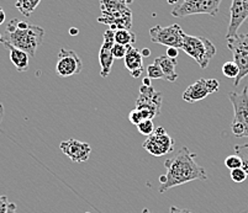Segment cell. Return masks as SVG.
I'll return each instance as SVG.
<instances>
[{
	"label": "cell",
	"mask_w": 248,
	"mask_h": 213,
	"mask_svg": "<svg viewBox=\"0 0 248 213\" xmlns=\"http://www.w3.org/2000/svg\"><path fill=\"white\" fill-rule=\"evenodd\" d=\"M197 154L191 153L186 147H182L173 158L167 159L164 163L167 172L159 176V189L161 194L168 190L184 185L194 180H206L207 172L202 165L195 161Z\"/></svg>",
	"instance_id": "6da1fadb"
},
{
	"label": "cell",
	"mask_w": 248,
	"mask_h": 213,
	"mask_svg": "<svg viewBox=\"0 0 248 213\" xmlns=\"http://www.w3.org/2000/svg\"><path fill=\"white\" fill-rule=\"evenodd\" d=\"M44 37L45 30L40 26L31 25L24 20L13 19L6 25L0 42L22 49L31 58H35L36 51L44 42Z\"/></svg>",
	"instance_id": "7a4b0ae2"
},
{
	"label": "cell",
	"mask_w": 248,
	"mask_h": 213,
	"mask_svg": "<svg viewBox=\"0 0 248 213\" xmlns=\"http://www.w3.org/2000/svg\"><path fill=\"white\" fill-rule=\"evenodd\" d=\"M101 16L98 22L109 25L110 30L116 31L120 28H132V14L128 5L119 0H100Z\"/></svg>",
	"instance_id": "3957f363"
},
{
	"label": "cell",
	"mask_w": 248,
	"mask_h": 213,
	"mask_svg": "<svg viewBox=\"0 0 248 213\" xmlns=\"http://www.w3.org/2000/svg\"><path fill=\"white\" fill-rule=\"evenodd\" d=\"M182 49L193 58L202 69H206L216 55V47L210 40L200 36H184Z\"/></svg>",
	"instance_id": "277c9868"
},
{
	"label": "cell",
	"mask_w": 248,
	"mask_h": 213,
	"mask_svg": "<svg viewBox=\"0 0 248 213\" xmlns=\"http://www.w3.org/2000/svg\"><path fill=\"white\" fill-rule=\"evenodd\" d=\"M229 99L234 111L232 133L237 138L248 137V87H243L240 94L232 91L229 94Z\"/></svg>",
	"instance_id": "5b68a950"
},
{
	"label": "cell",
	"mask_w": 248,
	"mask_h": 213,
	"mask_svg": "<svg viewBox=\"0 0 248 213\" xmlns=\"http://www.w3.org/2000/svg\"><path fill=\"white\" fill-rule=\"evenodd\" d=\"M221 3L222 0H182L175 4L170 14L174 17H186L198 14L215 16L220 10Z\"/></svg>",
	"instance_id": "8992f818"
},
{
	"label": "cell",
	"mask_w": 248,
	"mask_h": 213,
	"mask_svg": "<svg viewBox=\"0 0 248 213\" xmlns=\"http://www.w3.org/2000/svg\"><path fill=\"white\" fill-rule=\"evenodd\" d=\"M227 48L233 56L232 60H234L240 68L238 77L233 80L234 86H238L241 80L248 75V33L227 39Z\"/></svg>",
	"instance_id": "52a82bcc"
},
{
	"label": "cell",
	"mask_w": 248,
	"mask_h": 213,
	"mask_svg": "<svg viewBox=\"0 0 248 213\" xmlns=\"http://www.w3.org/2000/svg\"><path fill=\"white\" fill-rule=\"evenodd\" d=\"M150 36L151 41L153 43H158L166 47L182 48L186 32L182 30V28L178 24H172L169 26L155 25L150 30Z\"/></svg>",
	"instance_id": "ba28073f"
},
{
	"label": "cell",
	"mask_w": 248,
	"mask_h": 213,
	"mask_svg": "<svg viewBox=\"0 0 248 213\" xmlns=\"http://www.w3.org/2000/svg\"><path fill=\"white\" fill-rule=\"evenodd\" d=\"M143 148L153 156H162L174 149V140L169 136L163 127L155 128L143 143Z\"/></svg>",
	"instance_id": "9c48e42d"
},
{
	"label": "cell",
	"mask_w": 248,
	"mask_h": 213,
	"mask_svg": "<svg viewBox=\"0 0 248 213\" xmlns=\"http://www.w3.org/2000/svg\"><path fill=\"white\" fill-rule=\"evenodd\" d=\"M58 60L56 64V73L62 78L77 75L82 71L83 64L79 56L73 49L62 48L58 53Z\"/></svg>",
	"instance_id": "30bf717a"
},
{
	"label": "cell",
	"mask_w": 248,
	"mask_h": 213,
	"mask_svg": "<svg viewBox=\"0 0 248 213\" xmlns=\"http://www.w3.org/2000/svg\"><path fill=\"white\" fill-rule=\"evenodd\" d=\"M220 87V84L216 79H199L194 84L189 85L183 93V100L189 104L202 101L210 94L216 93Z\"/></svg>",
	"instance_id": "8fae6325"
},
{
	"label": "cell",
	"mask_w": 248,
	"mask_h": 213,
	"mask_svg": "<svg viewBox=\"0 0 248 213\" xmlns=\"http://www.w3.org/2000/svg\"><path fill=\"white\" fill-rule=\"evenodd\" d=\"M163 95L155 90L152 85L142 84L140 86V95L136 100V109H147L153 115H159Z\"/></svg>",
	"instance_id": "7c38bea8"
},
{
	"label": "cell",
	"mask_w": 248,
	"mask_h": 213,
	"mask_svg": "<svg viewBox=\"0 0 248 213\" xmlns=\"http://www.w3.org/2000/svg\"><path fill=\"white\" fill-rule=\"evenodd\" d=\"M248 19V0H232L230 8V22L227 28L226 40L237 36V31Z\"/></svg>",
	"instance_id": "4fadbf2b"
},
{
	"label": "cell",
	"mask_w": 248,
	"mask_h": 213,
	"mask_svg": "<svg viewBox=\"0 0 248 213\" xmlns=\"http://www.w3.org/2000/svg\"><path fill=\"white\" fill-rule=\"evenodd\" d=\"M61 150L63 154H66L72 161L74 163H83L89 159L92 154V147L88 143L78 141L76 138H69L67 141H63L60 144Z\"/></svg>",
	"instance_id": "5bb4252c"
},
{
	"label": "cell",
	"mask_w": 248,
	"mask_h": 213,
	"mask_svg": "<svg viewBox=\"0 0 248 213\" xmlns=\"http://www.w3.org/2000/svg\"><path fill=\"white\" fill-rule=\"evenodd\" d=\"M115 43L114 31L107 30L104 33L103 44L99 51V63H100V75L107 78L110 74L114 63V56H112V46Z\"/></svg>",
	"instance_id": "9a60e30c"
},
{
	"label": "cell",
	"mask_w": 248,
	"mask_h": 213,
	"mask_svg": "<svg viewBox=\"0 0 248 213\" xmlns=\"http://www.w3.org/2000/svg\"><path fill=\"white\" fill-rule=\"evenodd\" d=\"M124 63H125L126 69L130 71L132 78L141 77L142 71H143V56L139 49L132 46H128L127 53L124 58Z\"/></svg>",
	"instance_id": "2e32d148"
},
{
	"label": "cell",
	"mask_w": 248,
	"mask_h": 213,
	"mask_svg": "<svg viewBox=\"0 0 248 213\" xmlns=\"http://www.w3.org/2000/svg\"><path fill=\"white\" fill-rule=\"evenodd\" d=\"M6 48L9 49L10 53V60L11 63L14 64L17 71H26L29 69V64H30V56L28 53L22 51V49L16 48V47L11 46V44L3 43Z\"/></svg>",
	"instance_id": "e0dca14e"
},
{
	"label": "cell",
	"mask_w": 248,
	"mask_h": 213,
	"mask_svg": "<svg viewBox=\"0 0 248 213\" xmlns=\"http://www.w3.org/2000/svg\"><path fill=\"white\" fill-rule=\"evenodd\" d=\"M155 62L158 63V66L161 67L162 71L164 74V79L168 80V82H175L178 79V74L175 71V67H177V58H170L167 55L158 56L155 58Z\"/></svg>",
	"instance_id": "ac0fdd59"
},
{
	"label": "cell",
	"mask_w": 248,
	"mask_h": 213,
	"mask_svg": "<svg viewBox=\"0 0 248 213\" xmlns=\"http://www.w3.org/2000/svg\"><path fill=\"white\" fill-rule=\"evenodd\" d=\"M115 42L123 46H132L136 42V35L128 28H120L114 31Z\"/></svg>",
	"instance_id": "d6986e66"
},
{
	"label": "cell",
	"mask_w": 248,
	"mask_h": 213,
	"mask_svg": "<svg viewBox=\"0 0 248 213\" xmlns=\"http://www.w3.org/2000/svg\"><path fill=\"white\" fill-rule=\"evenodd\" d=\"M41 3V0H16L15 8L21 13L24 16H31L33 11L36 10L38 5Z\"/></svg>",
	"instance_id": "ffe728a7"
},
{
	"label": "cell",
	"mask_w": 248,
	"mask_h": 213,
	"mask_svg": "<svg viewBox=\"0 0 248 213\" xmlns=\"http://www.w3.org/2000/svg\"><path fill=\"white\" fill-rule=\"evenodd\" d=\"M240 73V68H238L237 63L234 60H229L222 66V74L229 79H236Z\"/></svg>",
	"instance_id": "44dd1931"
},
{
	"label": "cell",
	"mask_w": 248,
	"mask_h": 213,
	"mask_svg": "<svg viewBox=\"0 0 248 213\" xmlns=\"http://www.w3.org/2000/svg\"><path fill=\"white\" fill-rule=\"evenodd\" d=\"M233 149L234 154H237V156L242 159V168L246 170V172H247L248 175V143H245V144H236Z\"/></svg>",
	"instance_id": "7402d4cb"
},
{
	"label": "cell",
	"mask_w": 248,
	"mask_h": 213,
	"mask_svg": "<svg viewBox=\"0 0 248 213\" xmlns=\"http://www.w3.org/2000/svg\"><path fill=\"white\" fill-rule=\"evenodd\" d=\"M146 71H147V77L150 79H164L163 71H162L161 67L158 66V63L155 60L147 67Z\"/></svg>",
	"instance_id": "603a6c76"
},
{
	"label": "cell",
	"mask_w": 248,
	"mask_h": 213,
	"mask_svg": "<svg viewBox=\"0 0 248 213\" xmlns=\"http://www.w3.org/2000/svg\"><path fill=\"white\" fill-rule=\"evenodd\" d=\"M0 213H17L16 205L10 202L8 196H0Z\"/></svg>",
	"instance_id": "cb8c5ba5"
},
{
	"label": "cell",
	"mask_w": 248,
	"mask_h": 213,
	"mask_svg": "<svg viewBox=\"0 0 248 213\" xmlns=\"http://www.w3.org/2000/svg\"><path fill=\"white\" fill-rule=\"evenodd\" d=\"M137 129L141 134L143 136H151V134L155 132V125H153V121L152 120H143L141 123L137 125Z\"/></svg>",
	"instance_id": "d4e9b609"
},
{
	"label": "cell",
	"mask_w": 248,
	"mask_h": 213,
	"mask_svg": "<svg viewBox=\"0 0 248 213\" xmlns=\"http://www.w3.org/2000/svg\"><path fill=\"white\" fill-rule=\"evenodd\" d=\"M225 165H226V168H229L230 170H232L237 169V168H242L243 163L242 159H241L237 154H234V156H229L225 159Z\"/></svg>",
	"instance_id": "484cf974"
},
{
	"label": "cell",
	"mask_w": 248,
	"mask_h": 213,
	"mask_svg": "<svg viewBox=\"0 0 248 213\" xmlns=\"http://www.w3.org/2000/svg\"><path fill=\"white\" fill-rule=\"evenodd\" d=\"M231 171V174H230V176H231L232 180L234 181V183H243V181L247 179V172H246V170L243 169V168H237V169H232L230 170Z\"/></svg>",
	"instance_id": "4316f807"
},
{
	"label": "cell",
	"mask_w": 248,
	"mask_h": 213,
	"mask_svg": "<svg viewBox=\"0 0 248 213\" xmlns=\"http://www.w3.org/2000/svg\"><path fill=\"white\" fill-rule=\"evenodd\" d=\"M128 46H123V44H119L115 42L114 46H112V56H114L115 59H124L127 53Z\"/></svg>",
	"instance_id": "83f0119b"
},
{
	"label": "cell",
	"mask_w": 248,
	"mask_h": 213,
	"mask_svg": "<svg viewBox=\"0 0 248 213\" xmlns=\"http://www.w3.org/2000/svg\"><path fill=\"white\" fill-rule=\"evenodd\" d=\"M128 120H130L131 123H134L135 126H137L139 123H141L142 121H143V116H142V114L140 112V110L134 109L130 112V115H128Z\"/></svg>",
	"instance_id": "f1b7e54d"
},
{
	"label": "cell",
	"mask_w": 248,
	"mask_h": 213,
	"mask_svg": "<svg viewBox=\"0 0 248 213\" xmlns=\"http://www.w3.org/2000/svg\"><path fill=\"white\" fill-rule=\"evenodd\" d=\"M178 49H179V48H174V47H168L166 55L168 56V57H170V58H177L178 55H179V51H178Z\"/></svg>",
	"instance_id": "f546056e"
},
{
	"label": "cell",
	"mask_w": 248,
	"mask_h": 213,
	"mask_svg": "<svg viewBox=\"0 0 248 213\" xmlns=\"http://www.w3.org/2000/svg\"><path fill=\"white\" fill-rule=\"evenodd\" d=\"M169 212L170 213H191L190 211L186 210V208H179V207H177V206H172V207H170V210H169Z\"/></svg>",
	"instance_id": "4dcf8cb0"
},
{
	"label": "cell",
	"mask_w": 248,
	"mask_h": 213,
	"mask_svg": "<svg viewBox=\"0 0 248 213\" xmlns=\"http://www.w3.org/2000/svg\"><path fill=\"white\" fill-rule=\"evenodd\" d=\"M5 17H6L5 11H4L3 8L0 6V25H3V24H4V21H5Z\"/></svg>",
	"instance_id": "1f68e13d"
},
{
	"label": "cell",
	"mask_w": 248,
	"mask_h": 213,
	"mask_svg": "<svg viewBox=\"0 0 248 213\" xmlns=\"http://www.w3.org/2000/svg\"><path fill=\"white\" fill-rule=\"evenodd\" d=\"M3 118H4V106H3V104L0 102V123H1Z\"/></svg>",
	"instance_id": "d6a6232c"
},
{
	"label": "cell",
	"mask_w": 248,
	"mask_h": 213,
	"mask_svg": "<svg viewBox=\"0 0 248 213\" xmlns=\"http://www.w3.org/2000/svg\"><path fill=\"white\" fill-rule=\"evenodd\" d=\"M142 56H143V57H148V56L151 55V51L148 48H143L142 49Z\"/></svg>",
	"instance_id": "836d02e7"
},
{
	"label": "cell",
	"mask_w": 248,
	"mask_h": 213,
	"mask_svg": "<svg viewBox=\"0 0 248 213\" xmlns=\"http://www.w3.org/2000/svg\"><path fill=\"white\" fill-rule=\"evenodd\" d=\"M142 84H145V85H151V79L148 77H146L145 79H143V82H142Z\"/></svg>",
	"instance_id": "e575fe53"
},
{
	"label": "cell",
	"mask_w": 248,
	"mask_h": 213,
	"mask_svg": "<svg viewBox=\"0 0 248 213\" xmlns=\"http://www.w3.org/2000/svg\"><path fill=\"white\" fill-rule=\"evenodd\" d=\"M119 1H121V3L126 4V5H130V4H131L132 1H134V0H119Z\"/></svg>",
	"instance_id": "d590c367"
},
{
	"label": "cell",
	"mask_w": 248,
	"mask_h": 213,
	"mask_svg": "<svg viewBox=\"0 0 248 213\" xmlns=\"http://www.w3.org/2000/svg\"><path fill=\"white\" fill-rule=\"evenodd\" d=\"M167 3H168L169 5H173V4L179 3V0H167Z\"/></svg>",
	"instance_id": "8d00e7d4"
},
{
	"label": "cell",
	"mask_w": 248,
	"mask_h": 213,
	"mask_svg": "<svg viewBox=\"0 0 248 213\" xmlns=\"http://www.w3.org/2000/svg\"><path fill=\"white\" fill-rule=\"evenodd\" d=\"M69 33H71V35H77V33H78V30H77L76 28H72L71 30H69Z\"/></svg>",
	"instance_id": "74e56055"
},
{
	"label": "cell",
	"mask_w": 248,
	"mask_h": 213,
	"mask_svg": "<svg viewBox=\"0 0 248 213\" xmlns=\"http://www.w3.org/2000/svg\"><path fill=\"white\" fill-rule=\"evenodd\" d=\"M143 213H150V212H148V210H143Z\"/></svg>",
	"instance_id": "f35d334b"
},
{
	"label": "cell",
	"mask_w": 248,
	"mask_h": 213,
	"mask_svg": "<svg viewBox=\"0 0 248 213\" xmlns=\"http://www.w3.org/2000/svg\"><path fill=\"white\" fill-rule=\"evenodd\" d=\"M1 37H3V35H1V33H0V40H1Z\"/></svg>",
	"instance_id": "ab89813d"
}]
</instances>
